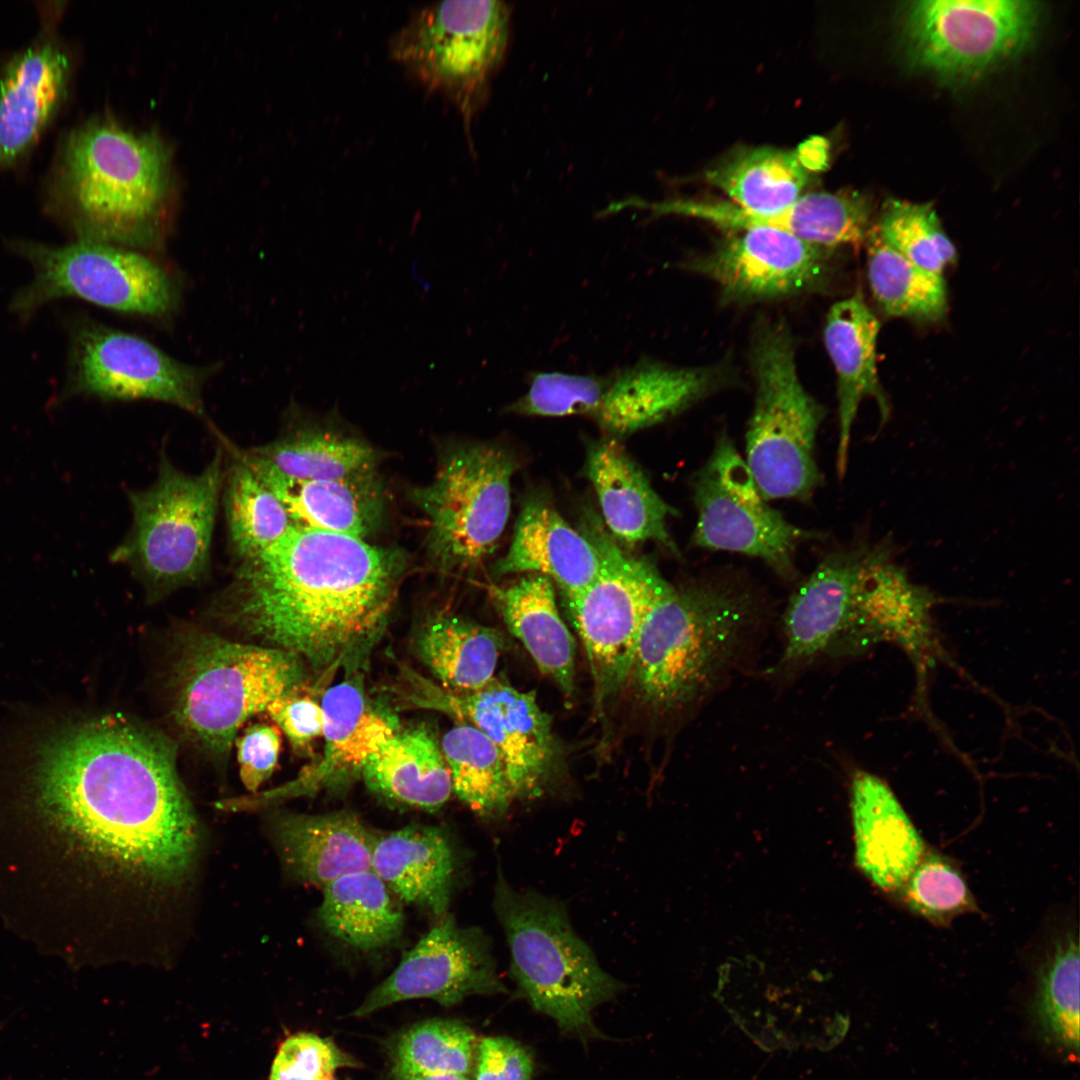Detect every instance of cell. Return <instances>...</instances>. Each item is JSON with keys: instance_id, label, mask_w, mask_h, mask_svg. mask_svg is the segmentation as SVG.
I'll use <instances>...</instances> for the list:
<instances>
[{"instance_id": "obj_1", "label": "cell", "mask_w": 1080, "mask_h": 1080, "mask_svg": "<svg viewBox=\"0 0 1080 1080\" xmlns=\"http://www.w3.org/2000/svg\"><path fill=\"white\" fill-rule=\"evenodd\" d=\"M38 760L45 808L110 874L134 891L182 883L198 825L166 737L107 715L53 737Z\"/></svg>"}, {"instance_id": "obj_2", "label": "cell", "mask_w": 1080, "mask_h": 1080, "mask_svg": "<svg viewBox=\"0 0 1080 1080\" xmlns=\"http://www.w3.org/2000/svg\"><path fill=\"white\" fill-rule=\"evenodd\" d=\"M406 558L366 540L294 526L242 561L227 616L317 673L360 667L384 632Z\"/></svg>"}, {"instance_id": "obj_3", "label": "cell", "mask_w": 1080, "mask_h": 1080, "mask_svg": "<svg viewBox=\"0 0 1080 1080\" xmlns=\"http://www.w3.org/2000/svg\"><path fill=\"white\" fill-rule=\"evenodd\" d=\"M759 616L756 593L736 577L674 586L661 576L630 676L640 700L662 716L701 704L737 663Z\"/></svg>"}, {"instance_id": "obj_4", "label": "cell", "mask_w": 1080, "mask_h": 1080, "mask_svg": "<svg viewBox=\"0 0 1080 1080\" xmlns=\"http://www.w3.org/2000/svg\"><path fill=\"white\" fill-rule=\"evenodd\" d=\"M59 184L87 240L137 251L163 241L169 160L156 136L87 123L66 142Z\"/></svg>"}, {"instance_id": "obj_5", "label": "cell", "mask_w": 1080, "mask_h": 1080, "mask_svg": "<svg viewBox=\"0 0 1080 1080\" xmlns=\"http://www.w3.org/2000/svg\"><path fill=\"white\" fill-rule=\"evenodd\" d=\"M494 907L521 993L563 1031L597 1034L591 1012L613 998L620 985L576 934L564 907L536 892L511 888L501 873Z\"/></svg>"}, {"instance_id": "obj_6", "label": "cell", "mask_w": 1080, "mask_h": 1080, "mask_svg": "<svg viewBox=\"0 0 1080 1080\" xmlns=\"http://www.w3.org/2000/svg\"><path fill=\"white\" fill-rule=\"evenodd\" d=\"M303 662L272 647L192 633L175 671L174 715L187 736L223 756L240 726L279 696L300 689Z\"/></svg>"}, {"instance_id": "obj_7", "label": "cell", "mask_w": 1080, "mask_h": 1080, "mask_svg": "<svg viewBox=\"0 0 1080 1080\" xmlns=\"http://www.w3.org/2000/svg\"><path fill=\"white\" fill-rule=\"evenodd\" d=\"M751 364L756 393L745 462L766 501L807 500L822 482L815 443L825 414L799 378L793 337L783 321L758 329Z\"/></svg>"}, {"instance_id": "obj_8", "label": "cell", "mask_w": 1080, "mask_h": 1080, "mask_svg": "<svg viewBox=\"0 0 1080 1080\" xmlns=\"http://www.w3.org/2000/svg\"><path fill=\"white\" fill-rule=\"evenodd\" d=\"M514 457L488 443L448 449L433 480L410 498L427 520L425 547L444 571L478 566L495 549L508 522Z\"/></svg>"}, {"instance_id": "obj_9", "label": "cell", "mask_w": 1080, "mask_h": 1080, "mask_svg": "<svg viewBox=\"0 0 1080 1080\" xmlns=\"http://www.w3.org/2000/svg\"><path fill=\"white\" fill-rule=\"evenodd\" d=\"M223 476L220 451L197 475L163 457L156 482L129 495L133 525L115 557L155 587L199 578L208 566Z\"/></svg>"}, {"instance_id": "obj_10", "label": "cell", "mask_w": 1080, "mask_h": 1080, "mask_svg": "<svg viewBox=\"0 0 1080 1080\" xmlns=\"http://www.w3.org/2000/svg\"><path fill=\"white\" fill-rule=\"evenodd\" d=\"M501 1H443L418 10L392 37L391 56L465 115L479 107L508 39Z\"/></svg>"}, {"instance_id": "obj_11", "label": "cell", "mask_w": 1080, "mask_h": 1080, "mask_svg": "<svg viewBox=\"0 0 1080 1080\" xmlns=\"http://www.w3.org/2000/svg\"><path fill=\"white\" fill-rule=\"evenodd\" d=\"M583 528L598 550L600 569L566 603L602 710L630 679L639 631L662 575L652 562L626 555L598 518L589 516Z\"/></svg>"}, {"instance_id": "obj_12", "label": "cell", "mask_w": 1080, "mask_h": 1080, "mask_svg": "<svg viewBox=\"0 0 1080 1080\" xmlns=\"http://www.w3.org/2000/svg\"><path fill=\"white\" fill-rule=\"evenodd\" d=\"M1040 8L1025 0L910 2L902 36L914 66L952 80L975 78L1032 41Z\"/></svg>"}, {"instance_id": "obj_13", "label": "cell", "mask_w": 1080, "mask_h": 1080, "mask_svg": "<svg viewBox=\"0 0 1080 1080\" xmlns=\"http://www.w3.org/2000/svg\"><path fill=\"white\" fill-rule=\"evenodd\" d=\"M697 522L692 544L764 561L786 580L796 578L800 544L823 537L789 522L761 496L731 438L722 433L692 479Z\"/></svg>"}, {"instance_id": "obj_14", "label": "cell", "mask_w": 1080, "mask_h": 1080, "mask_svg": "<svg viewBox=\"0 0 1080 1080\" xmlns=\"http://www.w3.org/2000/svg\"><path fill=\"white\" fill-rule=\"evenodd\" d=\"M37 276L19 305L75 296L129 314L161 318L174 312L179 289L173 276L141 251L84 240L62 248L30 247Z\"/></svg>"}, {"instance_id": "obj_15", "label": "cell", "mask_w": 1080, "mask_h": 1080, "mask_svg": "<svg viewBox=\"0 0 1080 1080\" xmlns=\"http://www.w3.org/2000/svg\"><path fill=\"white\" fill-rule=\"evenodd\" d=\"M686 269L712 280L726 303H753L823 288L833 249L768 228L728 230Z\"/></svg>"}, {"instance_id": "obj_16", "label": "cell", "mask_w": 1080, "mask_h": 1080, "mask_svg": "<svg viewBox=\"0 0 1080 1080\" xmlns=\"http://www.w3.org/2000/svg\"><path fill=\"white\" fill-rule=\"evenodd\" d=\"M503 990L487 937L480 929L461 927L446 915L368 993L353 1016H369L395 1003L421 998L450 1007L471 995Z\"/></svg>"}, {"instance_id": "obj_17", "label": "cell", "mask_w": 1080, "mask_h": 1080, "mask_svg": "<svg viewBox=\"0 0 1080 1080\" xmlns=\"http://www.w3.org/2000/svg\"><path fill=\"white\" fill-rule=\"evenodd\" d=\"M320 704L324 718L320 759L280 787L219 801L220 810L256 811L342 785L361 773L369 757L399 732L396 718L374 707L354 677L329 687Z\"/></svg>"}, {"instance_id": "obj_18", "label": "cell", "mask_w": 1080, "mask_h": 1080, "mask_svg": "<svg viewBox=\"0 0 1080 1080\" xmlns=\"http://www.w3.org/2000/svg\"><path fill=\"white\" fill-rule=\"evenodd\" d=\"M209 372L124 331L94 327L80 343L79 384L103 398L162 401L205 417L201 392Z\"/></svg>"}, {"instance_id": "obj_19", "label": "cell", "mask_w": 1080, "mask_h": 1080, "mask_svg": "<svg viewBox=\"0 0 1080 1080\" xmlns=\"http://www.w3.org/2000/svg\"><path fill=\"white\" fill-rule=\"evenodd\" d=\"M448 704L495 744L515 799L538 797L547 789L558 768L560 747L551 717L539 706L534 691H520L494 678L479 691L452 694Z\"/></svg>"}, {"instance_id": "obj_20", "label": "cell", "mask_w": 1080, "mask_h": 1080, "mask_svg": "<svg viewBox=\"0 0 1080 1080\" xmlns=\"http://www.w3.org/2000/svg\"><path fill=\"white\" fill-rule=\"evenodd\" d=\"M626 204L650 210L653 215L702 219L727 230L754 227L778 230L830 249L859 245L871 228V202L857 192L805 194L785 209L769 214L750 213L730 202L707 200L630 199Z\"/></svg>"}, {"instance_id": "obj_21", "label": "cell", "mask_w": 1080, "mask_h": 1080, "mask_svg": "<svg viewBox=\"0 0 1080 1080\" xmlns=\"http://www.w3.org/2000/svg\"><path fill=\"white\" fill-rule=\"evenodd\" d=\"M872 547L864 543L830 553L792 595L784 614L785 645L778 669L809 664L844 633Z\"/></svg>"}, {"instance_id": "obj_22", "label": "cell", "mask_w": 1080, "mask_h": 1080, "mask_svg": "<svg viewBox=\"0 0 1080 1080\" xmlns=\"http://www.w3.org/2000/svg\"><path fill=\"white\" fill-rule=\"evenodd\" d=\"M933 600L910 580L889 543L873 544L851 621L829 652L854 653L885 639L918 650L928 641Z\"/></svg>"}, {"instance_id": "obj_23", "label": "cell", "mask_w": 1080, "mask_h": 1080, "mask_svg": "<svg viewBox=\"0 0 1080 1080\" xmlns=\"http://www.w3.org/2000/svg\"><path fill=\"white\" fill-rule=\"evenodd\" d=\"M721 378L718 369L642 359L606 378L591 417L617 440L678 415L715 390Z\"/></svg>"}, {"instance_id": "obj_24", "label": "cell", "mask_w": 1080, "mask_h": 1080, "mask_svg": "<svg viewBox=\"0 0 1080 1080\" xmlns=\"http://www.w3.org/2000/svg\"><path fill=\"white\" fill-rule=\"evenodd\" d=\"M854 858L875 887L897 893L926 854L923 838L890 787L858 771L850 785Z\"/></svg>"}, {"instance_id": "obj_25", "label": "cell", "mask_w": 1080, "mask_h": 1080, "mask_svg": "<svg viewBox=\"0 0 1080 1080\" xmlns=\"http://www.w3.org/2000/svg\"><path fill=\"white\" fill-rule=\"evenodd\" d=\"M880 324L860 291L836 302L824 326V343L836 373L839 438L836 470L846 473L851 431L861 402L873 398L882 422L890 405L879 381L876 345Z\"/></svg>"}, {"instance_id": "obj_26", "label": "cell", "mask_w": 1080, "mask_h": 1080, "mask_svg": "<svg viewBox=\"0 0 1080 1080\" xmlns=\"http://www.w3.org/2000/svg\"><path fill=\"white\" fill-rule=\"evenodd\" d=\"M69 73L67 55L52 41L9 61L0 79V171L36 143L65 96Z\"/></svg>"}, {"instance_id": "obj_27", "label": "cell", "mask_w": 1080, "mask_h": 1080, "mask_svg": "<svg viewBox=\"0 0 1080 1080\" xmlns=\"http://www.w3.org/2000/svg\"><path fill=\"white\" fill-rule=\"evenodd\" d=\"M584 472L614 540L628 545L654 541L679 556L667 528L669 518L678 511L654 490L616 439L598 441L589 447Z\"/></svg>"}, {"instance_id": "obj_28", "label": "cell", "mask_w": 1080, "mask_h": 1080, "mask_svg": "<svg viewBox=\"0 0 1080 1080\" xmlns=\"http://www.w3.org/2000/svg\"><path fill=\"white\" fill-rule=\"evenodd\" d=\"M600 556L592 541L569 525L544 500H527L517 518L506 554L494 574H538L557 584L569 600L597 576Z\"/></svg>"}, {"instance_id": "obj_29", "label": "cell", "mask_w": 1080, "mask_h": 1080, "mask_svg": "<svg viewBox=\"0 0 1080 1080\" xmlns=\"http://www.w3.org/2000/svg\"><path fill=\"white\" fill-rule=\"evenodd\" d=\"M272 832L286 870L306 883L323 888L343 875L371 869L376 836L352 812L278 813Z\"/></svg>"}, {"instance_id": "obj_30", "label": "cell", "mask_w": 1080, "mask_h": 1080, "mask_svg": "<svg viewBox=\"0 0 1080 1080\" xmlns=\"http://www.w3.org/2000/svg\"><path fill=\"white\" fill-rule=\"evenodd\" d=\"M243 458L281 501L297 527L366 540L382 523L386 502L377 472L295 481Z\"/></svg>"}, {"instance_id": "obj_31", "label": "cell", "mask_w": 1080, "mask_h": 1080, "mask_svg": "<svg viewBox=\"0 0 1080 1080\" xmlns=\"http://www.w3.org/2000/svg\"><path fill=\"white\" fill-rule=\"evenodd\" d=\"M827 154V143L820 137L794 150L745 148L709 170L706 178L739 208L769 214L785 209L802 196L810 173L824 167Z\"/></svg>"}, {"instance_id": "obj_32", "label": "cell", "mask_w": 1080, "mask_h": 1080, "mask_svg": "<svg viewBox=\"0 0 1080 1080\" xmlns=\"http://www.w3.org/2000/svg\"><path fill=\"white\" fill-rule=\"evenodd\" d=\"M371 870L403 901L445 916L455 854L439 827L413 824L375 837Z\"/></svg>"}, {"instance_id": "obj_33", "label": "cell", "mask_w": 1080, "mask_h": 1080, "mask_svg": "<svg viewBox=\"0 0 1080 1080\" xmlns=\"http://www.w3.org/2000/svg\"><path fill=\"white\" fill-rule=\"evenodd\" d=\"M553 584L545 576L526 574L509 586L494 588L493 594L508 630L522 642L539 671L571 695L575 641L559 614Z\"/></svg>"}, {"instance_id": "obj_34", "label": "cell", "mask_w": 1080, "mask_h": 1080, "mask_svg": "<svg viewBox=\"0 0 1080 1080\" xmlns=\"http://www.w3.org/2000/svg\"><path fill=\"white\" fill-rule=\"evenodd\" d=\"M367 787L383 799L433 812L452 794L440 744L425 727L396 733L364 764Z\"/></svg>"}, {"instance_id": "obj_35", "label": "cell", "mask_w": 1080, "mask_h": 1080, "mask_svg": "<svg viewBox=\"0 0 1080 1080\" xmlns=\"http://www.w3.org/2000/svg\"><path fill=\"white\" fill-rule=\"evenodd\" d=\"M503 640L494 628L439 614L423 625L416 648L443 687L453 695H463L481 690L495 678Z\"/></svg>"}, {"instance_id": "obj_36", "label": "cell", "mask_w": 1080, "mask_h": 1080, "mask_svg": "<svg viewBox=\"0 0 1080 1080\" xmlns=\"http://www.w3.org/2000/svg\"><path fill=\"white\" fill-rule=\"evenodd\" d=\"M321 926L360 950L384 948L401 937L404 915L390 890L371 869L343 875L323 888Z\"/></svg>"}, {"instance_id": "obj_37", "label": "cell", "mask_w": 1080, "mask_h": 1080, "mask_svg": "<svg viewBox=\"0 0 1080 1080\" xmlns=\"http://www.w3.org/2000/svg\"><path fill=\"white\" fill-rule=\"evenodd\" d=\"M253 464L295 481L340 479L377 472L378 456L365 441L341 432L301 429L251 449Z\"/></svg>"}, {"instance_id": "obj_38", "label": "cell", "mask_w": 1080, "mask_h": 1080, "mask_svg": "<svg viewBox=\"0 0 1080 1080\" xmlns=\"http://www.w3.org/2000/svg\"><path fill=\"white\" fill-rule=\"evenodd\" d=\"M440 748L449 768L452 792L478 815L502 816L515 799L505 762L478 728L461 722L449 729Z\"/></svg>"}, {"instance_id": "obj_39", "label": "cell", "mask_w": 1080, "mask_h": 1080, "mask_svg": "<svg viewBox=\"0 0 1080 1080\" xmlns=\"http://www.w3.org/2000/svg\"><path fill=\"white\" fill-rule=\"evenodd\" d=\"M866 240L868 282L883 312L920 321L941 319L947 309L942 275L916 265L871 228Z\"/></svg>"}, {"instance_id": "obj_40", "label": "cell", "mask_w": 1080, "mask_h": 1080, "mask_svg": "<svg viewBox=\"0 0 1080 1080\" xmlns=\"http://www.w3.org/2000/svg\"><path fill=\"white\" fill-rule=\"evenodd\" d=\"M1079 944L1068 932L1057 938L1037 968L1033 1018L1045 1040L1077 1055L1079 1021Z\"/></svg>"}, {"instance_id": "obj_41", "label": "cell", "mask_w": 1080, "mask_h": 1080, "mask_svg": "<svg viewBox=\"0 0 1080 1080\" xmlns=\"http://www.w3.org/2000/svg\"><path fill=\"white\" fill-rule=\"evenodd\" d=\"M477 1039L472 1029L456 1019H429L398 1034L388 1047L393 1080H420L430 1076H468L474 1066Z\"/></svg>"}, {"instance_id": "obj_42", "label": "cell", "mask_w": 1080, "mask_h": 1080, "mask_svg": "<svg viewBox=\"0 0 1080 1080\" xmlns=\"http://www.w3.org/2000/svg\"><path fill=\"white\" fill-rule=\"evenodd\" d=\"M225 507L231 545L242 561L258 556L295 526L241 454L229 469Z\"/></svg>"}, {"instance_id": "obj_43", "label": "cell", "mask_w": 1080, "mask_h": 1080, "mask_svg": "<svg viewBox=\"0 0 1080 1080\" xmlns=\"http://www.w3.org/2000/svg\"><path fill=\"white\" fill-rule=\"evenodd\" d=\"M871 229L904 257L942 275L957 257L954 244L929 203L889 199Z\"/></svg>"}, {"instance_id": "obj_44", "label": "cell", "mask_w": 1080, "mask_h": 1080, "mask_svg": "<svg viewBox=\"0 0 1080 1080\" xmlns=\"http://www.w3.org/2000/svg\"><path fill=\"white\" fill-rule=\"evenodd\" d=\"M914 913L944 926L955 917L976 910V903L961 872L948 858L927 853L897 892Z\"/></svg>"}, {"instance_id": "obj_45", "label": "cell", "mask_w": 1080, "mask_h": 1080, "mask_svg": "<svg viewBox=\"0 0 1080 1080\" xmlns=\"http://www.w3.org/2000/svg\"><path fill=\"white\" fill-rule=\"evenodd\" d=\"M606 386V378L564 372H537L528 390L507 411L522 416H592Z\"/></svg>"}, {"instance_id": "obj_46", "label": "cell", "mask_w": 1080, "mask_h": 1080, "mask_svg": "<svg viewBox=\"0 0 1080 1080\" xmlns=\"http://www.w3.org/2000/svg\"><path fill=\"white\" fill-rule=\"evenodd\" d=\"M358 1067L359 1061L333 1040L299 1032L281 1043L268 1080H326L339 1069Z\"/></svg>"}, {"instance_id": "obj_47", "label": "cell", "mask_w": 1080, "mask_h": 1080, "mask_svg": "<svg viewBox=\"0 0 1080 1080\" xmlns=\"http://www.w3.org/2000/svg\"><path fill=\"white\" fill-rule=\"evenodd\" d=\"M300 689L287 692L273 700L266 711L288 738L294 751L306 754L311 744L323 734L321 704Z\"/></svg>"}, {"instance_id": "obj_48", "label": "cell", "mask_w": 1080, "mask_h": 1080, "mask_svg": "<svg viewBox=\"0 0 1080 1080\" xmlns=\"http://www.w3.org/2000/svg\"><path fill=\"white\" fill-rule=\"evenodd\" d=\"M281 748L280 731L268 724H255L237 739L240 779L250 793L272 775Z\"/></svg>"}, {"instance_id": "obj_49", "label": "cell", "mask_w": 1080, "mask_h": 1080, "mask_svg": "<svg viewBox=\"0 0 1080 1080\" xmlns=\"http://www.w3.org/2000/svg\"><path fill=\"white\" fill-rule=\"evenodd\" d=\"M473 1080H531L529 1052L506 1036L484 1037L477 1043Z\"/></svg>"}, {"instance_id": "obj_50", "label": "cell", "mask_w": 1080, "mask_h": 1080, "mask_svg": "<svg viewBox=\"0 0 1080 1080\" xmlns=\"http://www.w3.org/2000/svg\"><path fill=\"white\" fill-rule=\"evenodd\" d=\"M420 1080H469V1078L467 1076H463V1075L445 1074V1075L430 1076V1077H426V1078H423V1079H420Z\"/></svg>"}, {"instance_id": "obj_51", "label": "cell", "mask_w": 1080, "mask_h": 1080, "mask_svg": "<svg viewBox=\"0 0 1080 1080\" xmlns=\"http://www.w3.org/2000/svg\"><path fill=\"white\" fill-rule=\"evenodd\" d=\"M326 1080H335V1079H334L333 1077H331V1078H328V1079H326Z\"/></svg>"}]
</instances>
